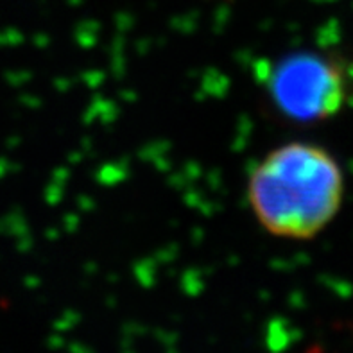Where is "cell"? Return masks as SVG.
Listing matches in <instances>:
<instances>
[{
    "label": "cell",
    "instance_id": "obj_2",
    "mask_svg": "<svg viewBox=\"0 0 353 353\" xmlns=\"http://www.w3.org/2000/svg\"><path fill=\"white\" fill-rule=\"evenodd\" d=\"M265 88L280 115L303 124L337 115L348 97L343 67L316 52H296L273 63Z\"/></svg>",
    "mask_w": 353,
    "mask_h": 353
},
{
    "label": "cell",
    "instance_id": "obj_1",
    "mask_svg": "<svg viewBox=\"0 0 353 353\" xmlns=\"http://www.w3.org/2000/svg\"><path fill=\"white\" fill-rule=\"evenodd\" d=\"M256 223L276 239L310 241L327 230L345 199V174L328 149L287 142L269 151L248 178Z\"/></svg>",
    "mask_w": 353,
    "mask_h": 353
}]
</instances>
